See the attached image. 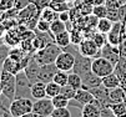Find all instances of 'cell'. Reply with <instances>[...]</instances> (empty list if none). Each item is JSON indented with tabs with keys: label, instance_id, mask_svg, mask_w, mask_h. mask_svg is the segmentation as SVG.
I'll return each mask as SVG.
<instances>
[{
	"label": "cell",
	"instance_id": "6da1fadb",
	"mask_svg": "<svg viewBox=\"0 0 126 117\" xmlns=\"http://www.w3.org/2000/svg\"><path fill=\"white\" fill-rule=\"evenodd\" d=\"M63 51V49L60 46H58L55 42L47 44L45 47L38 50L32 54V56L35 57L40 65H45V64H52L55 62L56 57L59 56V54Z\"/></svg>",
	"mask_w": 126,
	"mask_h": 117
},
{
	"label": "cell",
	"instance_id": "7a4b0ae2",
	"mask_svg": "<svg viewBox=\"0 0 126 117\" xmlns=\"http://www.w3.org/2000/svg\"><path fill=\"white\" fill-rule=\"evenodd\" d=\"M31 86L32 83L28 78L24 70L17 72L15 75V98H24V97L31 98Z\"/></svg>",
	"mask_w": 126,
	"mask_h": 117
},
{
	"label": "cell",
	"instance_id": "3957f363",
	"mask_svg": "<svg viewBox=\"0 0 126 117\" xmlns=\"http://www.w3.org/2000/svg\"><path fill=\"white\" fill-rule=\"evenodd\" d=\"M32 105H34V101L30 97L14 98L9 106V112H10L11 117H20L28 112H31Z\"/></svg>",
	"mask_w": 126,
	"mask_h": 117
},
{
	"label": "cell",
	"instance_id": "277c9868",
	"mask_svg": "<svg viewBox=\"0 0 126 117\" xmlns=\"http://www.w3.org/2000/svg\"><path fill=\"white\" fill-rule=\"evenodd\" d=\"M0 83L3 87V96L6 97L9 101L15 98V75L1 70L0 71Z\"/></svg>",
	"mask_w": 126,
	"mask_h": 117
},
{
	"label": "cell",
	"instance_id": "5b68a950",
	"mask_svg": "<svg viewBox=\"0 0 126 117\" xmlns=\"http://www.w3.org/2000/svg\"><path fill=\"white\" fill-rule=\"evenodd\" d=\"M91 71L97 75L99 77H105L107 75H110L115 71V65L111 64L109 60L104 59L102 56H97L95 59H93V64H91Z\"/></svg>",
	"mask_w": 126,
	"mask_h": 117
},
{
	"label": "cell",
	"instance_id": "8992f818",
	"mask_svg": "<svg viewBox=\"0 0 126 117\" xmlns=\"http://www.w3.org/2000/svg\"><path fill=\"white\" fill-rule=\"evenodd\" d=\"M78 50L79 52L84 56L95 59L97 56H100V47L95 44V41L91 38H85L81 40V42L78 45Z\"/></svg>",
	"mask_w": 126,
	"mask_h": 117
},
{
	"label": "cell",
	"instance_id": "52a82bcc",
	"mask_svg": "<svg viewBox=\"0 0 126 117\" xmlns=\"http://www.w3.org/2000/svg\"><path fill=\"white\" fill-rule=\"evenodd\" d=\"M55 65L58 66L59 70H63V71H71L75 65V55L71 52V51H67V50H63V51L59 54V56L56 57L55 60Z\"/></svg>",
	"mask_w": 126,
	"mask_h": 117
},
{
	"label": "cell",
	"instance_id": "ba28073f",
	"mask_svg": "<svg viewBox=\"0 0 126 117\" xmlns=\"http://www.w3.org/2000/svg\"><path fill=\"white\" fill-rule=\"evenodd\" d=\"M54 105L51 98L45 97V98H40V100H35V102L32 105V112L38 113L41 117H47L51 116L52 111H54Z\"/></svg>",
	"mask_w": 126,
	"mask_h": 117
},
{
	"label": "cell",
	"instance_id": "9c48e42d",
	"mask_svg": "<svg viewBox=\"0 0 126 117\" xmlns=\"http://www.w3.org/2000/svg\"><path fill=\"white\" fill-rule=\"evenodd\" d=\"M94 96H93V93L90 92L89 90H86V89H79V90H76V93H75V97L73 98V100H70V104H73V105H75V107H78V108H82L85 105H87V104H90V102H93L94 101ZM69 104V105H70Z\"/></svg>",
	"mask_w": 126,
	"mask_h": 117
},
{
	"label": "cell",
	"instance_id": "30bf717a",
	"mask_svg": "<svg viewBox=\"0 0 126 117\" xmlns=\"http://www.w3.org/2000/svg\"><path fill=\"white\" fill-rule=\"evenodd\" d=\"M100 56H102L104 59L109 60L111 64L116 65L121 57L120 55V50H119V46H115L110 42H106L101 49H100Z\"/></svg>",
	"mask_w": 126,
	"mask_h": 117
},
{
	"label": "cell",
	"instance_id": "8fae6325",
	"mask_svg": "<svg viewBox=\"0 0 126 117\" xmlns=\"http://www.w3.org/2000/svg\"><path fill=\"white\" fill-rule=\"evenodd\" d=\"M124 30H125V25L121 21H116L114 23L111 30L106 34L107 38V42H110L115 46H119L121 39H122V34H124Z\"/></svg>",
	"mask_w": 126,
	"mask_h": 117
},
{
	"label": "cell",
	"instance_id": "7c38bea8",
	"mask_svg": "<svg viewBox=\"0 0 126 117\" xmlns=\"http://www.w3.org/2000/svg\"><path fill=\"white\" fill-rule=\"evenodd\" d=\"M58 71H59V69H58V66L55 65V62L41 65L40 66V71H39V81H41L44 83H47V82L52 81L54 76H55V74Z\"/></svg>",
	"mask_w": 126,
	"mask_h": 117
},
{
	"label": "cell",
	"instance_id": "4fadbf2b",
	"mask_svg": "<svg viewBox=\"0 0 126 117\" xmlns=\"http://www.w3.org/2000/svg\"><path fill=\"white\" fill-rule=\"evenodd\" d=\"M40 64L35 60L34 56L30 57L28 65L25 66V69H24V72L26 74L28 78L31 81V83L34 82H38L39 81V71H40Z\"/></svg>",
	"mask_w": 126,
	"mask_h": 117
},
{
	"label": "cell",
	"instance_id": "5bb4252c",
	"mask_svg": "<svg viewBox=\"0 0 126 117\" xmlns=\"http://www.w3.org/2000/svg\"><path fill=\"white\" fill-rule=\"evenodd\" d=\"M90 92L93 93L94 98L96 101L102 105V106H110V98H109V89H106L102 83L97 87H94V89H90L89 90Z\"/></svg>",
	"mask_w": 126,
	"mask_h": 117
},
{
	"label": "cell",
	"instance_id": "9a60e30c",
	"mask_svg": "<svg viewBox=\"0 0 126 117\" xmlns=\"http://www.w3.org/2000/svg\"><path fill=\"white\" fill-rule=\"evenodd\" d=\"M17 26V25H16ZM13 27V29H9L6 31V34L4 36V44H6L8 46L10 47H14V46H19L20 42H21V32L17 30V27Z\"/></svg>",
	"mask_w": 126,
	"mask_h": 117
},
{
	"label": "cell",
	"instance_id": "2e32d148",
	"mask_svg": "<svg viewBox=\"0 0 126 117\" xmlns=\"http://www.w3.org/2000/svg\"><path fill=\"white\" fill-rule=\"evenodd\" d=\"M81 116L82 117H101V105L94 100L93 102L85 105L81 108Z\"/></svg>",
	"mask_w": 126,
	"mask_h": 117
},
{
	"label": "cell",
	"instance_id": "e0dca14e",
	"mask_svg": "<svg viewBox=\"0 0 126 117\" xmlns=\"http://www.w3.org/2000/svg\"><path fill=\"white\" fill-rule=\"evenodd\" d=\"M81 78H82V89H86V90L97 87V86H100L101 83H102V78L99 77L97 75H95L93 71L87 72Z\"/></svg>",
	"mask_w": 126,
	"mask_h": 117
},
{
	"label": "cell",
	"instance_id": "ac0fdd59",
	"mask_svg": "<svg viewBox=\"0 0 126 117\" xmlns=\"http://www.w3.org/2000/svg\"><path fill=\"white\" fill-rule=\"evenodd\" d=\"M109 98H110V105L117 104V102H125L126 100V90L122 86H117L115 89L109 90Z\"/></svg>",
	"mask_w": 126,
	"mask_h": 117
},
{
	"label": "cell",
	"instance_id": "d6986e66",
	"mask_svg": "<svg viewBox=\"0 0 126 117\" xmlns=\"http://www.w3.org/2000/svg\"><path fill=\"white\" fill-rule=\"evenodd\" d=\"M3 70L13 74V75H16L17 72L23 71V67H21V64L20 61L17 60H14L13 57H8L5 61H4V65H3Z\"/></svg>",
	"mask_w": 126,
	"mask_h": 117
},
{
	"label": "cell",
	"instance_id": "ffe728a7",
	"mask_svg": "<svg viewBox=\"0 0 126 117\" xmlns=\"http://www.w3.org/2000/svg\"><path fill=\"white\" fill-rule=\"evenodd\" d=\"M45 85H46V83H44V82H41V81L34 82L32 86H31V98H34V100L45 98V97H46Z\"/></svg>",
	"mask_w": 126,
	"mask_h": 117
},
{
	"label": "cell",
	"instance_id": "44dd1931",
	"mask_svg": "<svg viewBox=\"0 0 126 117\" xmlns=\"http://www.w3.org/2000/svg\"><path fill=\"white\" fill-rule=\"evenodd\" d=\"M102 85L106 87V89H115L117 86H121V80L119 77V75L114 71L112 74L107 75L105 77H102Z\"/></svg>",
	"mask_w": 126,
	"mask_h": 117
},
{
	"label": "cell",
	"instance_id": "7402d4cb",
	"mask_svg": "<svg viewBox=\"0 0 126 117\" xmlns=\"http://www.w3.org/2000/svg\"><path fill=\"white\" fill-rule=\"evenodd\" d=\"M54 40H55V44H56L58 46H60L63 50H64V49H66L67 46H70V45H71L70 32H69L67 30H65V31L60 32V34L55 35V36H54Z\"/></svg>",
	"mask_w": 126,
	"mask_h": 117
},
{
	"label": "cell",
	"instance_id": "603a6c76",
	"mask_svg": "<svg viewBox=\"0 0 126 117\" xmlns=\"http://www.w3.org/2000/svg\"><path fill=\"white\" fill-rule=\"evenodd\" d=\"M40 19H44V20H46L49 23H52L54 20L59 19V13L55 11L50 6H46L40 11Z\"/></svg>",
	"mask_w": 126,
	"mask_h": 117
},
{
	"label": "cell",
	"instance_id": "cb8c5ba5",
	"mask_svg": "<svg viewBox=\"0 0 126 117\" xmlns=\"http://www.w3.org/2000/svg\"><path fill=\"white\" fill-rule=\"evenodd\" d=\"M114 23L110 20V19H107V18H101L97 20V24H96V30L99 32H102V34H107L111 27H112Z\"/></svg>",
	"mask_w": 126,
	"mask_h": 117
},
{
	"label": "cell",
	"instance_id": "d4e9b609",
	"mask_svg": "<svg viewBox=\"0 0 126 117\" xmlns=\"http://www.w3.org/2000/svg\"><path fill=\"white\" fill-rule=\"evenodd\" d=\"M67 30L66 29V24L64 21H61L60 19H56V20H54L52 23H50V32L55 36L58 34H60V32Z\"/></svg>",
	"mask_w": 126,
	"mask_h": 117
},
{
	"label": "cell",
	"instance_id": "484cf974",
	"mask_svg": "<svg viewBox=\"0 0 126 117\" xmlns=\"http://www.w3.org/2000/svg\"><path fill=\"white\" fill-rule=\"evenodd\" d=\"M45 90H46V97L49 98H52L54 96H56L60 93V90H61V86L58 85L56 82L54 81H50L45 85Z\"/></svg>",
	"mask_w": 126,
	"mask_h": 117
},
{
	"label": "cell",
	"instance_id": "4316f807",
	"mask_svg": "<svg viewBox=\"0 0 126 117\" xmlns=\"http://www.w3.org/2000/svg\"><path fill=\"white\" fill-rule=\"evenodd\" d=\"M67 85H70L71 87H74L75 90H79L82 87V78L80 75L75 74V72H70L69 74V78H67Z\"/></svg>",
	"mask_w": 126,
	"mask_h": 117
},
{
	"label": "cell",
	"instance_id": "83f0119b",
	"mask_svg": "<svg viewBox=\"0 0 126 117\" xmlns=\"http://www.w3.org/2000/svg\"><path fill=\"white\" fill-rule=\"evenodd\" d=\"M50 8H52L55 11L61 13V11H67L70 9L67 0H51L50 1Z\"/></svg>",
	"mask_w": 126,
	"mask_h": 117
},
{
	"label": "cell",
	"instance_id": "f1b7e54d",
	"mask_svg": "<svg viewBox=\"0 0 126 117\" xmlns=\"http://www.w3.org/2000/svg\"><path fill=\"white\" fill-rule=\"evenodd\" d=\"M110 108L112 110V112L116 117H126V102L111 104Z\"/></svg>",
	"mask_w": 126,
	"mask_h": 117
},
{
	"label": "cell",
	"instance_id": "f546056e",
	"mask_svg": "<svg viewBox=\"0 0 126 117\" xmlns=\"http://www.w3.org/2000/svg\"><path fill=\"white\" fill-rule=\"evenodd\" d=\"M51 101H52V105H54V107H55V108H58V107H67L69 104H70V100L66 98V97H65L64 95H61V93L54 96V97L51 98Z\"/></svg>",
	"mask_w": 126,
	"mask_h": 117
},
{
	"label": "cell",
	"instance_id": "4dcf8cb0",
	"mask_svg": "<svg viewBox=\"0 0 126 117\" xmlns=\"http://www.w3.org/2000/svg\"><path fill=\"white\" fill-rule=\"evenodd\" d=\"M67 78H69V72H66V71H63V70H59L56 74H55V76H54V82H56L58 85H60V86H65V85H67Z\"/></svg>",
	"mask_w": 126,
	"mask_h": 117
},
{
	"label": "cell",
	"instance_id": "1f68e13d",
	"mask_svg": "<svg viewBox=\"0 0 126 117\" xmlns=\"http://www.w3.org/2000/svg\"><path fill=\"white\" fill-rule=\"evenodd\" d=\"M93 14L96 16L97 19L106 18V15H107V8H106V5H105V4L94 5V6H93Z\"/></svg>",
	"mask_w": 126,
	"mask_h": 117
},
{
	"label": "cell",
	"instance_id": "d6a6232c",
	"mask_svg": "<svg viewBox=\"0 0 126 117\" xmlns=\"http://www.w3.org/2000/svg\"><path fill=\"white\" fill-rule=\"evenodd\" d=\"M9 52H10V46H8L6 44L0 45V71L3 70L4 61L9 57Z\"/></svg>",
	"mask_w": 126,
	"mask_h": 117
},
{
	"label": "cell",
	"instance_id": "836d02e7",
	"mask_svg": "<svg viewBox=\"0 0 126 117\" xmlns=\"http://www.w3.org/2000/svg\"><path fill=\"white\" fill-rule=\"evenodd\" d=\"M91 39L95 41V44H96L100 49H101V47H102V46H104V45L107 42L106 34H102V32H99V31H97V32H95V34L91 36Z\"/></svg>",
	"mask_w": 126,
	"mask_h": 117
},
{
	"label": "cell",
	"instance_id": "e575fe53",
	"mask_svg": "<svg viewBox=\"0 0 126 117\" xmlns=\"http://www.w3.org/2000/svg\"><path fill=\"white\" fill-rule=\"evenodd\" d=\"M115 72L119 75V77L122 76L124 74H126V57H124V56L120 57L119 62L115 65Z\"/></svg>",
	"mask_w": 126,
	"mask_h": 117
},
{
	"label": "cell",
	"instance_id": "d590c367",
	"mask_svg": "<svg viewBox=\"0 0 126 117\" xmlns=\"http://www.w3.org/2000/svg\"><path fill=\"white\" fill-rule=\"evenodd\" d=\"M60 93L64 95L66 98L69 100H73L75 97V93H76V90L74 87H71L70 85H65V86H61V90H60Z\"/></svg>",
	"mask_w": 126,
	"mask_h": 117
},
{
	"label": "cell",
	"instance_id": "8d00e7d4",
	"mask_svg": "<svg viewBox=\"0 0 126 117\" xmlns=\"http://www.w3.org/2000/svg\"><path fill=\"white\" fill-rule=\"evenodd\" d=\"M51 117H71V112L67 110V107H58L54 108Z\"/></svg>",
	"mask_w": 126,
	"mask_h": 117
},
{
	"label": "cell",
	"instance_id": "74e56055",
	"mask_svg": "<svg viewBox=\"0 0 126 117\" xmlns=\"http://www.w3.org/2000/svg\"><path fill=\"white\" fill-rule=\"evenodd\" d=\"M119 9H120V8H119ZM119 9H107L106 18L110 19L112 23L120 21V11H119Z\"/></svg>",
	"mask_w": 126,
	"mask_h": 117
},
{
	"label": "cell",
	"instance_id": "f35d334b",
	"mask_svg": "<svg viewBox=\"0 0 126 117\" xmlns=\"http://www.w3.org/2000/svg\"><path fill=\"white\" fill-rule=\"evenodd\" d=\"M70 38H71V44H74V45H79L81 42V40L84 39V36H81V32H79L76 30L70 31Z\"/></svg>",
	"mask_w": 126,
	"mask_h": 117
},
{
	"label": "cell",
	"instance_id": "ab89813d",
	"mask_svg": "<svg viewBox=\"0 0 126 117\" xmlns=\"http://www.w3.org/2000/svg\"><path fill=\"white\" fill-rule=\"evenodd\" d=\"M15 8V0H0V10L3 13Z\"/></svg>",
	"mask_w": 126,
	"mask_h": 117
},
{
	"label": "cell",
	"instance_id": "60d3db41",
	"mask_svg": "<svg viewBox=\"0 0 126 117\" xmlns=\"http://www.w3.org/2000/svg\"><path fill=\"white\" fill-rule=\"evenodd\" d=\"M119 50H120V55L126 57V26H125L124 34H122V39L119 44Z\"/></svg>",
	"mask_w": 126,
	"mask_h": 117
},
{
	"label": "cell",
	"instance_id": "b9f144b4",
	"mask_svg": "<svg viewBox=\"0 0 126 117\" xmlns=\"http://www.w3.org/2000/svg\"><path fill=\"white\" fill-rule=\"evenodd\" d=\"M36 29L39 31H44V32H49L50 31V23L44 20V19H39L38 21V25H36Z\"/></svg>",
	"mask_w": 126,
	"mask_h": 117
},
{
	"label": "cell",
	"instance_id": "7bdbcfd3",
	"mask_svg": "<svg viewBox=\"0 0 126 117\" xmlns=\"http://www.w3.org/2000/svg\"><path fill=\"white\" fill-rule=\"evenodd\" d=\"M50 1H51V0H34V4H35V6H36L41 11L44 8H46V6L50 5Z\"/></svg>",
	"mask_w": 126,
	"mask_h": 117
},
{
	"label": "cell",
	"instance_id": "ee69618b",
	"mask_svg": "<svg viewBox=\"0 0 126 117\" xmlns=\"http://www.w3.org/2000/svg\"><path fill=\"white\" fill-rule=\"evenodd\" d=\"M107 9H119L121 6V4L119 3V0H105V3Z\"/></svg>",
	"mask_w": 126,
	"mask_h": 117
},
{
	"label": "cell",
	"instance_id": "f6af8a7d",
	"mask_svg": "<svg viewBox=\"0 0 126 117\" xmlns=\"http://www.w3.org/2000/svg\"><path fill=\"white\" fill-rule=\"evenodd\" d=\"M119 11H120V21L126 26V3L120 6Z\"/></svg>",
	"mask_w": 126,
	"mask_h": 117
},
{
	"label": "cell",
	"instance_id": "bcb514c9",
	"mask_svg": "<svg viewBox=\"0 0 126 117\" xmlns=\"http://www.w3.org/2000/svg\"><path fill=\"white\" fill-rule=\"evenodd\" d=\"M59 19H60L61 21H64V23H67V21L70 20L69 10H67V11H61V13H59Z\"/></svg>",
	"mask_w": 126,
	"mask_h": 117
},
{
	"label": "cell",
	"instance_id": "7dc6e473",
	"mask_svg": "<svg viewBox=\"0 0 126 117\" xmlns=\"http://www.w3.org/2000/svg\"><path fill=\"white\" fill-rule=\"evenodd\" d=\"M84 3H87L90 5H99V4H104L105 0H84Z\"/></svg>",
	"mask_w": 126,
	"mask_h": 117
},
{
	"label": "cell",
	"instance_id": "c3c4849f",
	"mask_svg": "<svg viewBox=\"0 0 126 117\" xmlns=\"http://www.w3.org/2000/svg\"><path fill=\"white\" fill-rule=\"evenodd\" d=\"M6 27L4 26V24L3 23H0V39H4V36H5V34H6Z\"/></svg>",
	"mask_w": 126,
	"mask_h": 117
},
{
	"label": "cell",
	"instance_id": "681fc988",
	"mask_svg": "<svg viewBox=\"0 0 126 117\" xmlns=\"http://www.w3.org/2000/svg\"><path fill=\"white\" fill-rule=\"evenodd\" d=\"M20 117H41V116H39L38 113H35V112H28V113H25V115H23V116H20Z\"/></svg>",
	"mask_w": 126,
	"mask_h": 117
},
{
	"label": "cell",
	"instance_id": "f907efd6",
	"mask_svg": "<svg viewBox=\"0 0 126 117\" xmlns=\"http://www.w3.org/2000/svg\"><path fill=\"white\" fill-rule=\"evenodd\" d=\"M120 80H121V86L126 90V74H124L122 76H120Z\"/></svg>",
	"mask_w": 126,
	"mask_h": 117
},
{
	"label": "cell",
	"instance_id": "816d5d0a",
	"mask_svg": "<svg viewBox=\"0 0 126 117\" xmlns=\"http://www.w3.org/2000/svg\"><path fill=\"white\" fill-rule=\"evenodd\" d=\"M119 3L122 5V4H125V3H126V0H119Z\"/></svg>",
	"mask_w": 126,
	"mask_h": 117
},
{
	"label": "cell",
	"instance_id": "f5cc1de1",
	"mask_svg": "<svg viewBox=\"0 0 126 117\" xmlns=\"http://www.w3.org/2000/svg\"><path fill=\"white\" fill-rule=\"evenodd\" d=\"M4 44V39H0V45H3Z\"/></svg>",
	"mask_w": 126,
	"mask_h": 117
},
{
	"label": "cell",
	"instance_id": "db71d44e",
	"mask_svg": "<svg viewBox=\"0 0 126 117\" xmlns=\"http://www.w3.org/2000/svg\"><path fill=\"white\" fill-rule=\"evenodd\" d=\"M1 16H3V11L0 10V20H1Z\"/></svg>",
	"mask_w": 126,
	"mask_h": 117
},
{
	"label": "cell",
	"instance_id": "11a10c76",
	"mask_svg": "<svg viewBox=\"0 0 126 117\" xmlns=\"http://www.w3.org/2000/svg\"><path fill=\"white\" fill-rule=\"evenodd\" d=\"M47 117H51V116H47Z\"/></svg>",
	"mask_w": 126,
	"mask_h": 117
},
{
	"label": "cell",
	"instance_id": "9f6ffc18",
	"mask_svg": "<svg viewBox=\"0 0 126 117\" xmlns=\"http://www.w3.org/2000/svg\"><path fill=\"white\" fill-rule=\"evenodd\" d=\"M125 102H126V100H125Z\"/></svg>",
	"mask_w": 126,
	"mask_h": 117
}]
</instances>
